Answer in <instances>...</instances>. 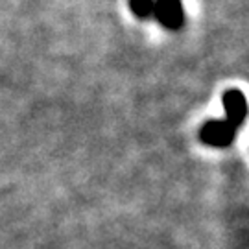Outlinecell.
<instances>
[{
    "mask_svg": "<svg viewBox=\"0 0 249 249\" xmlns=\"http://www.w3.org/2000/svg\"><path fill=\"white\" fill-rule=\"evenodd\" d=\"M223 107H225V120L238 129V125L244 124L248 115V102L240 90H227L223 96Z\"/></svg>",
    "mask_w": 249,
    "mask_h": 249,
    "instance_id": "cell-3",
    "label": "cell"
},
{
    "mask_svg": "<svg viewBox=\"0 0 249 249\" xmlns=\"http://www.w3.org/2000/svg\"><path fill=\"white\" fill-rule=\"evenodd\" d=\"M153 15L162 26L178 30L183 24V8L181 0H155Z\"/></svg>",
    "mask_w": 249,
    "mask_h": 249,
    "instance_id": "cell-2",
    "label": "cell"
},
{
    "mask_svg": "<svg viewBox=\"0 0 249 249\" xmlns=\"http://www.w3.org/2000/svg\"><path fill=\"white\" fill-rule=\"evenodd\" d=\"M153 4H155V0H129L131 11L141 18L153 15Z\"/></svg>",
    "mask_w": 249,
    "mask_h": 249,
    "instance_id": "cell-4",
    "label": "cell"
},
{
    "mask_svg": "<svg viewBox=\"0 0 249 249\" xmlns=\"http://www.w3.org/2000/svg\"><path fill=\"white\" fill-rule=\"evenodd\" d=\"M236 127L231 125L227 120H211L201 127L199 137L205 144L214 148H225L234 141Z\"/></svg>",
    "mask_w": 249,
    "mask_h": 249,
    "instance_id": "cell-1",
    "label": "cell"
}]
</instances>
